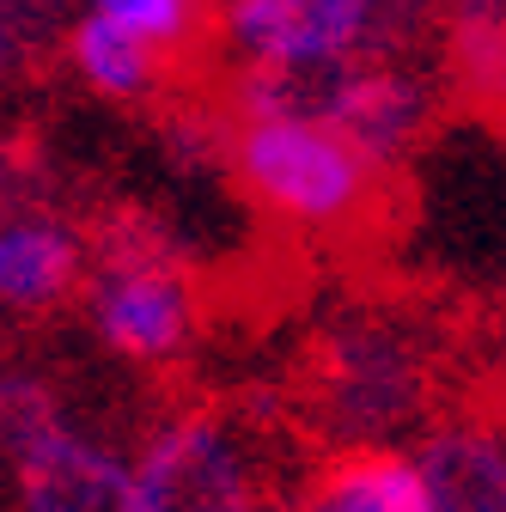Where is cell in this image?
Masks as SVG:
<instances>
[{
    "instance_id": "6da1fadb",
    "label": "cell",
    "mask_w": 506,
    "mask_h": 512,
    "mask_svg": "<svg viewBox=\"0 0 506 512\" xmlns=\"http://www.w3.org/2000/svg\"><path fill=\"white\" fill-rule=\"evenodd\" d=\"M342 287V305L299 336L275 378L287 421L318 458L439 427L464 372L506 342L500 311L458 299L452 287H415L403 275Z\"/></svg>"
},
{
    "instance_id": "7a4b0ae2",
    "label": "cell",
    "mask_w": 506,
    "mask_h": 512,
    "mask_svg": "<svg viewBox=\"0 0 506 512\" xmlns=\"http://www.w3.org/2000/svg\"><path fill=\"white\" fill-rule=\"evenodd\" d=\"M244 189L263 208H275L293 226H324V250L354 226V214L372 196V171L330 135V128L305 122H250L238 128L232 153Z\"/></svg>"
},
{
    "instance_id": "3957f363",
    "label": "cell",
    "mask_w": 506,
    "mask_h": 512,
    "mask_svg": "<svg viewBox=\"0 0 506 512\" xmlns=\"http://www.w3.org/2000/svg\"><path fill=\"white\" fill-rule=\"evenodd\" d=\"M202 263L171 269V275H129V281H92V317L98 336L141 366H165L183 342L189 324L202 317Z\"/></svg>"
},
{
    "instance_id": "277c9868",
    "label": "cell",
    "mask_w": 506,
    "mask_h": 512,
    "mask_svg": "<svg viewBox=\"0 0 506 512\" xmlns=\"http://www.w3.org/2000/svg\"><path fill=\"white\" fill-rule=\"evenodd\" d=\"M433 110H446V98H439L427 80L403 74V68H366L342 110L330 116V135L366 165V171H403L409 147L427 135Z\"/></svg>"
},
{
    "instance_id": "5b68a950",
    "label": "cell",
    "mask_w": 506,
    "mask_h": 512,
    "mask_svg": "<svg viewBox=\"0 0 506 512\" xmlns=\"http://www.w3.org/2000/svg\"><path fill=\"white\" fill-rule=\"evenodd\" d=\"M439 98L452 116L506 128V0H446L439 25Z\"/></svg>"
},
{
    "instance_id": "8992f818",
    "label": "cell",
    "mask_w": 506,
    "mask_h": 512,
    "mask_svg": "<svg viewBox=\"0 0 506 512\" xmlns=\"http://www.w3.org/2000/svg\"><path fill=\"white\" fill-rule=\"evenodd\" d=\"M366 74L360 55H257L244 74L226 80V98L238 122H305V128H330L342 110L348 86Z\"/></svg>"
},
{
    "instance_id": "52a82bcc",
    "label": "cell",
    "mask_w": 506,
    "mask_h": 512,
    "mask_svg": "<svg viewBox=\"0 0 506 512\" xmlns=\"http://www.w3.org/2000/svg\"><path fill=\"white\" fill-rule=\"evenodd\" d=\"M13 470L25 512H141V476H129L110 452L74 433L37 445Z\"/></svg>"
},
{
    "instance_id": "ba28073f",
    "label": "cell",
    "mask_w": 506,
    "mask_h": 512,
    "mask_svg": "<svg viewBox=\"0 0 506 512\" xmlns=\"http://www.w3.org/2000/svg\"><path fill=\"white\" fill-rule=\"evenodd\" d=\"M372 0H226V25L250 55H354Z\"/></svg>"
},
{
    "instance_id": "9c48e42d",
    "label": "cell",
    "mask_w": 506,
    "mask_h": 512,
    "mask_svg": "<svg viewBox=\"0 0 506 512\" xmlns=\"http://www.w3.org/2000/svg\"><path fill=\"white\" fill-rule=\"evenodd\" d=\"M415 470L433 494V512H506V445L488 427L470 421L427 427Z\"/></svg>"
},
{
    "instance_id": "30bf717a",
    "label": "cell",
    "mask_w": 506,
    "mask_h": 512,
    "mask_svg": "<svg viewBox=\"0 0 506 512\" xmlns=\"http://www.w3.org/2000/svg\"><path fill=\"white\" fill-rule=\"evenodd\" d=\"M80 287V238L55 220L0 226V299L19 311H49Z\"/></svg>"
},
{
    "instance_id": "8fae6325",
    "label": "cell",
    "mask_w": 506,
    "mask_h": 512,
    "mask_svg": "<svg viewBox=\"0 0 506 512\" xmlns=\"http://www.w3.org/2000/svg\"><path fill=\"white\" fill-rule=\"evenodd\" d=\"M80 244L92 256L98 281H129V275H171V269H196L189 250L171 238L159 214L141 202H98L80 226Z\"/></svg>"
},
{
    "instance_id": "7c38bea8",
    "label": "cell",
    "mask_w": 506,
    "mask_h": 512,
    "mask_svg": "<svg viewBox=\"0 0 506 512\" xmlns=\"http://www.w3.org/2000/svg\"><path fill=\"white\" fill-rule=\"evenodd\" d=\"M311 476L330 482L336 494L360 500L366 512H433V494L421 482V470L403 452H385V445H360V452H330L311 464Z\"/></svg>"
},
{
    "instance_id": "4fadbf2b",
    "label": "cell",
    "mask_w": 506,
    "mask_h": 512,
    "mask_svg": "<svg viewBox=\"0 0 506 512\" xmlns=\"http://www.w3.org/2000/svg\"><path fill=\"white\" fill-rule=\"evenodd\" d=\"M74 55L104 92H122V98L153 80V43L141 31H129V25H116L110 13H98V19H86L74 31Z\"/></svg>"
},
{
    "instance_id": "5bb4252c",
    "label": "cell",
    "mask_w": 506,
    "mask_h": 512,
    "mask_svg": "<svg viewBox=\"0 0 506 512\" xmlns=\"http://www.w3.org/2000/svg\"><path fill=\"white\" fill-rule=\"evenodd\" d=\"M61 439V403L37 372L19 366H0V458L19 464L31 458L37 445Z\"/></svg>"
},
{
    "instance_id": "9a60e30c",
    "label": "cell",
    "mask_w": 506,
    "mask_h": 512,
    "mask_svg": "<svg viewBox=\"0 0 506 512\" xmlns=\"http://www.w3.org/2000/svg\"><path fill=\"white\" fill-rule=\"evenodd\" d=\"M446 421L488 427V433L506 445V342H500L488 360H476V366L464 372V384L452 391V409H446Z\"/></svg>"
},
{
    "instance_id": "2e32d148",
    "label": "cell",
    "mask_w": 506,
    "mask_h": 512,
    "mask_svg": "<svg viewBox=\"0 0 506 512\" xmlns=\"http://www.w3.org/2000/svg\"><path fill=\"white\" fill-rule=\"evenodd\" d=\"M98 7H104L116 25L141 31L147 43H153V37H183V31H189L183 0H98Z\"/></svg>"
},
{
    "instance_id": "e0dca14e",
    "label": "cell",
    "mask_w": 506,
    "mask_h": 512,
    "mask_svg": "<svg viewBox=\"0 0 506 512\" xmlns=\"http://www.w3.org/2000/svg\"><path fill=\"white\" fill-rule=\"evenodd\" d=\"M287 512H366L360 500H348V494H336L330 482H318V476H305V488L293 494V506Z\"/></svg>"
},
{
    "instance_id": "ac0fdd59",
    "label": "cell",
    "mask_w": 506,
    "mask_h": 512,
    "mask_svg": "<svg viewBox=\"0 0 506 512\" xmlns=\"http://www.w3.org/2000/svg\"><path fill=\"white\" fill-rule=\"evenodd\" d=\"M494 311H500V336H506V299H500V305H494Z\"/></svg>"
},
{
    "instance_id": "d6986e66",
    "label": "cell",
    "mask_w": 506,
    "mask_h": 512,
    "mask_svg": "<svg viewBox=\"0 0 506 512\" xmlns=\"http://www.w3.org/2000/svg\"><path fill=\"white\" fill-rule=\"evenodd\" d=\"M500 141H506V128H500Z\"/></svg>"
}]
</instances>
